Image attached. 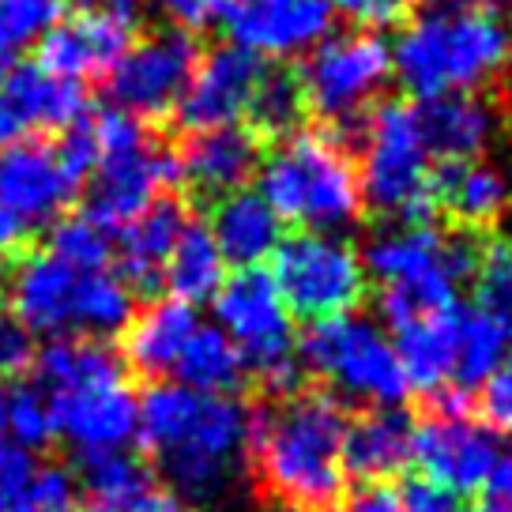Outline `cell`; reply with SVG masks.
I'll return each mask as SVG.
<instances>
[{
    "label": "cell",
    "mask_w": 512,
    "mask_h": 512,
    "mask_svg": "<svg viewBox=\"0 0 512 512\" xmlns=\"http://www.w3.org/2000/svg\"><path fill=\"white\" fill-rule=\"evenodd\" d=\"M140 441L181 505H211L234 486L253 415L234 396H200L181 384H151L140 400Z\"/></svg>",
    "instance_id": "1"
},
{
    "label": "cell",
    "mask_w": 512,
    "mask_h": 512,
    "mask_svg": "<svg viewBox=\"0 0 512 512\" xmlns=\"http://www.w3.org/2000/svg\"><path fill=\"white\" fill-rule=\"evenodd\" d=\"M347 411L328 392H298L253 415V464L260 486L290 512H332L347 494Z\"/></svg>",
    "instance_id": "2"
},
{
    "label": "cell",
    "mask_w": 512,
    "mask_h": 512,
    "mask_svg": "<svg viewBox=\"0 0 512 512\" xmlns=\"http://www.w3.org/2000/svg\"><path fill=\"white\" fill-rule=\"evenodd\" d=\"M38 388L53 407V422L80 452L125 448L140 426V400L128 392L121 358L98 339H53L34 354Z\"/></svg>",
    "instance_id": "3"
},
{
    "label": "cell",
    "mask_w": 512,
    "mask_h": 512,
    "mask_svg": "<svg viewBox=\"0 0 512 512\" xmlns=\"http://www.w3.org/2000/svg\"><path fill=\"white\" fill-rule=\"evenodd\" d=\"M392 49V72L415 98L471 95L512 61V31L486 8H437L403 27Z\"/></svg>",
    "instance_id": "4"
},
{
    "label": "cell",
    "mask_w": 512,
    "mask_h": 512,
    "mask_svg": "<svg viewBox=\"0 0 512 512\" xmlns=\"http://www.w3.org/2000/svg\"><path fill=\"white\" fill-rule=\"evenodd\" d=\"M12 313L31 336H117L132 324L136 298L110 272H76L57 256L34 253L12 268Z\"/></svg>",
    "instance_id": "5"
},
{
    "label": "cell",
    "mask_w": 512,
    "mask_h": 512,
    "mask_svg": "<svg viewBox=\"0 0 512 512\" xmlns=\"http://www.w3.org/2000/svg\"><path fill=\"white\" fill-rule=\"evenodd\" d=\"M260 196L279 219L332 234L362 215V192L347 151L332 136L294 132L260 162Z\"/></svg>",
    "instance_id": "6"
},
{
    "label": "cell",
    "mask_w": 512,
    "mask_h": 512,
    "mask_svg": "<svg viewBox=\"0 0 512 512\" xmlns=\"http://www.w3.org/2000/svg\"><path fill=\"white\" fill-rule=\"evenodd\" d=\"M366 155L358 192L377 215H392L400 226H430L437 200L430 189V151L411 102H381L362 125Z\"/></svg>",
    "instance_id": "7"
},
{
    "label": "cell",
    "mask_w": 512,
    "mask_h": 512,
    "mask_svg": "<svg viewBox=\"0 0 512 512\" xmlns=\"http://www.w3.org/2000/svg\"><path fill=\"white\" fill-rule=\"evenodd\" d=\"M215 317L219 332L238 347L245 373H253L260 388L279 400L302 392L298 343L268 268H238L230 275L215 294Z\"/></svg>",
    "instance_id": "8"
},
{
    "label": "cell",
    "mask_w": 512,
    "mask_h": 512,
    "mask_svg": "<svg viewBox=\"0 0 512 512\" xmlns=\"http://www.w3.org/2000/svg\"><path fill=\"white\" fill-rule=\"evenodd\" d=\"M298 362L313 369L317 377L343 392L347 400L373 403V411L400 407L407 396V381L396 362L392 343L369 317H332L305 328L298 339Z\"/></svg>",
    "instance_id": "9"
},
{
    "label": "cell",
    "mask_w": 512,
    "mask_h": 512,
    "mask_svg": "<svg viewBox=\"0 0 512 512\" xmlns=\"http://www.w3.org/2000/svg\"><path fill=\"white\" fill-rule=\"evenodd\" d=\"M272 279L279 298L294 317L302 320H332L354 313L366 298V272L354 245L336 234H313L302 230L283 238L272 253Z\"/></svg>",
    "instance_id": "10"
},
{
    "label": "cell",
    "mask_w": 512,
    "mask_h": 512,
    "mask_svg": "<svg viewBox=\"0 0 512 512\" xmlns=\"http://www.w3.org/2000/svg\"><path fill=\"white\" fill-rule=\"evenodd\" d=\"M388 80H392V49L373 31L328 34L298 68L305 110L343 128L358 121V113L381 95Z\"/></svg>",
    "instance_id": "11"
},
{
    "label": "cell",
    "mask_w": 512,
    "mask_h": 512,
    "mask_svg": "<svg viewBox=\"0 0 512 512\" xmlns=\"http://www.w3.org/2000/svg\"><path fill=\"white\" fill-rule=\"evenodd\" d=\"M196 61H200V46L181 27H162L140 38L110 68L113 110L128 113L136 121L174 113L196 72Z\"/></svg>",
    "instance_id": "12"
},
{
    "label": "cell",
    "mask_w": 512,
    "mask_h": 512,
    "mask_svg": "<svg viewBox=\"0 0 512 512\" xmlns=\"http://www.w3.org/2000/svg\"><path fill=\"white\" fill-rule=\"evenodd\" d=\"M497 456H501L497 433L467 411L464 415L433 411L422 426H415L411 460L418 464L422 479L456 497L482 490Z\"/></svg>",
    "instance_id": "13"
},
{
    "label": "cell",
    "mask_w": 512,
    "mask_h": 512,
    "mask_svg": "<svg viewBox=\"0 0 512 512\" xmlns=\"http://www.w3.org/2000/svg\"><path fill=\"white\" fill-rule=\"evenodd\" d=\"M181 185L177 155L159 151V147H132L98 159L91 189H87V208L83 219H91L102 230H121L140 211H147L159 200L162 189Z\"/></svg>",
    "instance_id": "14"
},
{
    "label": "cell",
    "mask_w": 512,
    "mask_h": 512,
    "mask_svg": "<svg viewBox=\"0 0 512 512\" xmlns=\"http://www.w3.org/2000/svg\"><path fill=\"white\" fill-rule=\"evenodd\" d=\"M268 64L256 53L241 46H219L211 49L204 64L192 72L185 95L177 102V125L185 132H211V128H230L238 125L249 113V102L256 95V83L264 76Z\"/></svg>",
    "instance_id": "15"
},
{
    "label": "cell",
    "mask_w": 512,
    "mask_h": 512,
    "mask_svg": "<svg viewBox=\"0 0 512 512\" xmlns=\"http://www.w3.org/2000/svg\"><path fill=\"white\" fill-rule=\"evenodd\" d=\"M80 117H87L83 87L49 76L42 64H12L0 83V151L31 144L49 128H72Z\"/></svg>",
    "instance_id": "16"
},
{
    "label": "cell",
    "mask_w": 512,
    "mask_h": 512,
    "mask_svg": "<svg viewBox=\"0 0 512 512\" xmlns=\"http://www.w3.org/2000/svg\"><path fill=\"white\" fill-rule=\"evenodd\" d=\"M223 19L234 46L260 61L313 49L332 31V8L324 0H230Z\"/></svg>",
    "instance_id": "17"
},
{
    "label": "cell",
    "mask_w": 512,
    "mask_h": 512,
    "mask_svg": "<svg viewBox=\"0 0 512 512\" xmlns=\"http://www.w3.org/2000/svg\"><path fill=\"white\" fill-rule=\"evenodd\" d=\"M38 42V57L49 76L80 83L121 61V53L132 46V19H121L110 8H83L53 23Z\"/></svg>",
    "instance_id": "18"
},
{
    "label": "cell",
    "mask_w": 512,
    "mask_h": 512,
    "mask_svg": "<svg viewBox=\"0 0 512 512\" xmlns=\"http://www.w3.org/2000/svg\"><path fill=\"white\" fill-rule=\"evenodd\" d=\"M76 185L80 181L68 174L57 147L31 140L0 151V208L23 230L53 223L76 196Z\"/></svg>",
    "instance_id": "19"
},
{
    "label": "cell",
    "mask_w": 512,
    "mask_h": 512,
    "mask_svg": "<svg viewBox=\"0 0 512 512\" xmlns=\"http://www.w3.org/2000/svg\"><path fill=\"white\" fill-rule=\"evenodd\" d=\"M256 166H260V140L241 125L196 132L189 136L185 151L177 155L181 181L208 204H219L245 189Z\"/></svg>",
    "instance_id": "20"
},
{
    "label": "cell",
    "mask_w": 512,
    "mask_h": 512,
    "mask_svg": "<svg viewBox=\"0 0 512 512\" xmlns=\"http://www.w3.org/2000/svg\"><path fill=\"white\" fill-rule=\"evenodd\" d=\"M415 422L400 407H384L347 422L343 433V471L362 482H384L411 464Z\"/></svg>",
    "instance_id": "21"
},
{
    "label": "cell",
    "mask_w": 512,
    "mask_h": 512,
    "mask_svg": "<svg viewBox=\"0 0 512 512\" xmlns=\"http://www.w3.org/2000/svg\"><path fill=\"white\" fill-rule=\"evenodd\" d=\"M460 309L452 305L437 317H422L396 328V362L403 369L407 392L415 388L422 396H437L452 384V366H456V339H460Z\"/></svg>",
    "instance_id": "22"
},
{
    "label": "cell",
    "mask_w": 512,
    "mask_h": 512,
    "mask_svg": "<svg viewBox=\"0 0 512 512\" xmlns=\"http://www.w3.org/2000/svg\"><path fill=\"white\" fill-rule=\"evenodd\" d=\"M208 230L223 260L238 268H260V260H268L283 241V219L264 204L260 192L249 189L219 200Z\"/></svg>",
    "instance_id": "23"
},
{
    "label": "cell",
    "mask_w": 512,
    "mask_h": 512,
    "mask_svg": "<svg viewBox=\"0 0 512 512\" xmlns=\"http://www.w3.org/2000/svg\"><path fill=\"white\" fill-rule=\"evenodd\" d=\"M181 230H185V208L177 204L174 196L155 200L132 223L121 226V283L128 290L159 287L166 260L174 253Z\"/></svg>",
    "instance_id": "24"
},
{
    "label": "cell",
    "mask_w": 512,
    "mask_h": 512,
    "mask_svg": "<svg viewBox=\"0 0 512 512\" xmlns=\"http://www.w3.org/2000/svg\"><path fill=\"white\" fill-rule=\"evenodd\" d=\"M418 128L426 151L441 162H471L494 136V110L471 95H445L418 102Z\"/></svg>",
    "instance_id": "25"
},
{
    "label": "cell",
    "mask_w": 512,
    "mask_h": 512,
    "mask_svg": "<svg viewBox=\"0 0 512 512\" xmlns=\"http://www.w3.org/2000/svg\"><path fill=\"white\" fill-rule=\"evenodd\" d=\"M430 189L437 208L467 230H486L509 204L505 177L490 162H441L437 174H430Z\"/></svg>",
    "instance_id": "26"
},
{
    "label": "cell",
    "mask_w": 512,
    "mask_h": 512,
    "mask_svg": "<svg viewBox=\"0 0 512 512\" xmlns=\"http://www.w3.org/2000/svg\"><path fill=\"white\" fill-rule=\"evenodd\" d=\"M200 328L196 320V309L177 298H162V302H151L140 313L132 317L125 332V358L140 369L144 377H162V373H174V362L181 347L189 343V336Z\"/></svg>",
    "instance_id": "27"
},
{
    "label": "cell",
    "mask_w": 512,
    "mask_h": 512,
    "mask_svg": "<svg viewBox=\"0 0 512 512\" xmlns=\"http://www.w3.org/2000/svg\"><path fill=\"white\" fill-rule=\"evenodd\" d=\"M174 377L181 388L200 392V396H234L245 381V362L219 328L200 324L177 354Z\"/></svg>",
    "instance_id": "28"
},
{
    "label": "cell",
    "mask_w": 512,
    "mask_h": 512,
    "mask_svg": "<svg viewBox=\"0 0 512 512\" xmlns=\"http://www.w3.org/2000/svg\"><path fill=\"white\" fill-rule=\"evenodd\" d=\"M166 287L177 302L185 305H200L211 302L219 287L226 283V260L219 253V245L211 238L208 226L200 223H185L181 238H177L174 253L166 260Z\"/></svg>",
    "instance_id": "29"
},
{
    "label": "cell",
    "mask_w": 512,
    "mask_h": 512,
    "mask_svg": "<svg viewBox=\"0 0 512 512\" xmlns=\"http://www.w3.org/2000/svg\"><path fill=\"white\" fill-rule=\"evenodd\" d=\"M80 479L95 494L98 505H110L117 512H132L159 482L125 448L113 452H80Z\"/></svg>",
    "instance_id": "30"
},
{
    "label": "cell",
    "mask_w": 512,
    "mask_h": 512,
    "mask_svg": "<svg viewBox=\"0 0 512 512\" xmlns=\"http://www.w3.org/2000/svg\"><path fill=\"white\" fill-rule=\"evenodd\" d=\"M509 343L494 320L479 309H460V339H456V366H452V388L471 396L475 388L494 377L505 366Z\"/></svg>",
    "instance_id": "31"
},
{
    "label": "cell",
    "mask_w": 512,
    "mask_h": 512,
    "mask_svg": "<svg viewBox=\"0 0 512 512\" xmlns=\"http://www.w3.org/2000/svg\"><path fill=\"white\" fill-rule=\"evenodd\" d=\"M249 132L256 140H283L294 136L305 117V95L298 72L290 68H264V76L256 83V95L249 102Z\"/></svg>",
    "instance_id": "32"
},
{
    "label": "cell",
    "mask_w": 512,
    "mask_h": 512,
    "mask_svg": "<svg viewBox=\"0 0 512 512\" xmlns=\"http://www.w3.org/2000/svg\"><path fill=\"white\" fill-rule=\"evenodd\" d=\"M475 294H479V313L494 320L512 347V241H494L490 249H482L475 268Z\"/></svg>",
    "instance_id": "33"
},
{
    "label": "cell",
    "mask_w": 512,
    "mask_h": 512,
    "mask_svg": "<svg viewBox=\"0 0 512 512\" xmlns=\"http://www.w3.org/2000/svg\"><path fill=\"white\" fill-rule=\"evenodd\" d=\"M49 256H57L61 264L76 268V272H106V260H110V238L106 230L95 226L91 219H61L49 230Z\"/></svg>",
    "instance_id": "34"
},
{
    "label": "cell",
    "mask_w": 512,
    "mask_h": 512,
    "mask_svg": "<svg viewBox=\"0 0 512 512\" xmlns=\"http://www.w3.org/2000/svg\"><path fill=\"white\" fill-rule=\"evenodd\" d=\"M4 430L12 433V445L23 452L31 448H46L57 437V422H53V407H49L46 392L34 388H19L16 396H8V415H4Z\"/></svg>",
    "instance_id": "35"
},
{
    "label": "cell",
    "mask_w": 512,
    "mask_h": 512,
    "mask_svg": "<svg viewBox=\"0 0 512 512\" xmlns=\"http://www.w3.org/2000/svg\"><path fill=\"white\" fill-rule=\"evenodd\" d=\"M61 19V0H0V53L38 42Z\"/></svg>",
    "instance_id": "36"
},
{
    "label": "cell",
    "mask_w": 512,
    "mask_h": 512,
    "mask_svg": "<svg viewBox=\"0 0 512 512\" xmlns=\"http://www.w3.org/2000/svg\"><path fill=\"white\" fill-rule=\"evenodd\" d=\"M76 509V479L64 467H38L19 512H72Z\"/></svg>",
    "instance_id": "37"
},
{
    "label": "cell",
    "mask_w": 512,
    "mask_h": 512,
    "mask_svg": "<svg viewBox=\"0 0 512 512\" xmlns=\"http://www.w3.org/2000/svg\"><path fill=\"white\" fill-rule=\"evenodd\" d=\"M34 471H38V464H34L31 452H23L8 437H0V512H19Z\"/></svg>",
    "instance_id": "38"
},
{
    "label": "cell",
    "mask_w": 512,
    "mask_h": 512,
    "mask_svg": "<svg viewBox=\"0 0 512 512\" xmlns=\"http://www.w3.org/2000/svg\"><path fill=\"white\" fill-rule=\"evenodd\" d=\"M31 362H34V336L8 305H0V381L4 377H16L23 369H31Z\"/></svg>",
    "instance_id": "39"
},
{
    "label": "cell",
    "mask_w": 512,
    "mask_h": 512,
    "mask_svg": "<svg viewBox=\"0 0 512 512\" xmlns=\"http://www.w3.org/2000/svg\"><path fill=\"white\" fill-rule=\"evenodd\" d=\"M328 8H336L343 16L358 23V27H392V23H400L407 16V8H411V0H324Z\"/></svg>",
    "instance_id": "40"
},
{
    "label": "cell",
    "mask_w": 512,
    "mask_h": 512,
    "mask_svg": "<svg viewBox=\"0 0 512 512\" xmlns=\"http://www.w3.org/2000/svg\"><path fill=\"white\" fill-rule=\"evenodd\" d=\"M482 415L490 422V430L512 433V362L497 369L482 388Z\"/></svg>",
    "instance_id": "41"
},
{
    "label": "cell",
    "mask_w": 512,
    "mask_h": 512,
    "mask_svg": "<svg viewBox=\"0 0 512 512\" xmlns=\"http://www.w3.org/2000/svg\"><path fill=\"white\" fill-rule=\"evenodd\" d=\"M166 16L174 19L181 31H196V27H208L211 19H219L226 12L230 0H155Z\"/></svg>",
    "instance_id": "42"
},
{
    "label": "cell",
    "mask_w": 512,
    "mask_h": 512,
    "mask_svg": "<svg viewBox=\"0 0 512 512\" xmlns=\"http://www.w3.org/2000/svg\"><path fill=\"white\" fill-rule=\"evenodd\" d=\"M336 512H403L400 490L388 482H366L351 497H343Z\"/></svg>",
    "instance_id": "43"
},
{
    "label": "cell",
    "mask_w": 512,
    "mask_h": 512,
    "mask_svg": "<svg viewBox=\"0 0 512 512\" xmlns=\"http://www.w3.org/2000/svg\"><path fill=\"white\" fill-rule=\"evenodd\" d=\"M400 501H403V512H460V497L448 494V490H441V486H433L426 479L407 482Z\"/></svg>",
    "instance_id": "44"
},
{
    "label": "cell",
    "mask_w": 512,
    "mask_h": 512,
    "mask_svg": "<svg viewBox=\"0 0 512 512\" xmlns=\"http://www.w3.org/2000/svg\"><path fill=\"white\" fill-rule=\"evenodd\" d=\"M23 234H27V230L0 208V290L12 279V264H16V253H19V245H23Z\"/></svg>",
    "instance_id": "45"
},
{
    "label": "cell",
    "mask_w": 512,
    "mask_h": 512,
    "mask_svg": "<svg viewBox=\"0 0 512 512\" xmlns=\"http://www.w3.org/2000/svg\"><path fill=\"white\" fill-rule=\"evenodd\" d=\"M482 490H486V501H490L494 512L512 509V452L509 456H497L494 471H490V479H486Z\"/></svg>",
    "instance_id": "46"
},
{
    "label": "cell",
    "mask_w": 512,
    "mask_h": 512,
    "mask_svg": "<svg viewBox=\"0 0 512 512\" xmlns=\"http://www.w3.org/2000/svg\"><path fill=\"white\" fill-rule=\"evenodd\" d=\"M83 8H110V12H117L121 19H136V12H140V0H80Z\"/></svg>",
    "instance_id": "47"
},
{
    "label": "cell",
    "mask_w": 512,
    "mask_h": 512,
    "mask_svg": "<svg viewBox=\"0 0 512 512\" xmlns=\"http://www.w3.org/2000/svg\"><path fill=\"white\" fill-rule=\"evenodd\" d=\"M4 415H8V388L0 381V430H4Z\"/></svg>",
    "instance_id": "48"
},
{
    "label": "cell",
    "mask_w": 512,
    "mask_h": 512,
    "mask_svg": "<svg viewBox=\"0 0 512 512\" xmlns=\"http://www.w3.org/2000/svg\"><path fill=\"white\" fill-rule=\"evenodd\" d=\"M12 64H16V57H8V53H0V83H4V76L12 72Z\"/></svg>",
    "instance_id": "49"
},
{
    "label": "cell",
    "mask_w": 512,
    "mask_h": 512,
    "mask_svg": "<svg viewBox=\"0 0 512 512\" xmlns=\"http://www.w3.org/2000/svg\"><path fill=\"white\" fill-rule=\"evenodd\" d=\"M72 512H117V509H110V505H98V501H91V505H80V509H72Z\"/></svg>",
    "instance_id": "50"
},
{
    "label": "cell",
    "mask_w": 512,
    "mask_h": 512,
    "mask_svg": "<svg viewBox=\"0 0 512 512\" xmlns=\"http://www.w3.org/2000/svg\"><path fill=\"white\" fill-rule=\"evenodd\" d=\"M482 4H486V12L490 8H512V0H482Z\"/></svg>",
    "instance_id": "51"
},
{
    "label": "cell",
    "mask_w": 512,
    "mask_h": 512,
    "mask_svg": "<svg viewBox=\"0 0 512 512\" xmlns=\"http://www.w3.org/2000/svg\"><path fill=\"white\" fill-rule=\"evenodd\" d=\"M501 177H505V189H509V196H512V159H509V170H505Z\"/></svg>",
    "instance_id": "52"
},
{
    "label": "cell",
    "mask_w": 512,
    "mask_h": 512,
    "mask_svg": "<svg viewBox=\"0 0 512 512\" xmlns=\"http://www.w3.org/2000/svg\"><path fill=\"white\" fill-rule=\"evenodd\" d=\"M505 110H509V121H512V83H509V95H505Z\"/></svg>",
    "instance_id": "53"
},
{
    "label": "cell",
    "mask_w": 512,
    "mask_h": 512,
    "mask_svg": "<svg viewBox=\"0 0 512 512\" xmlns=\"http://www.w3.org/2000/svg\"><path fill=\"white\" fill-rule=\"evenodd\" d=\"M426 4H445V0H426Z\"/></svg>",
    "instance_id": "54"
},
{
    "label": "cell",
    "mask_w": 512,
    "mask_h": 512,
    "mask_svg": "<svg viewBox=\"0 0 512 512\" xmlns=\"http://www.w3.org/2000/svg\"><path fill=\"white\" fill-rule=\"evenodd\" d=\"M490 512H494V509H490ZM505 512H512V509H505Z\"/></svg>",
    "instance_id": "55"
},
{
    "label": "cell",
    "mask_w": 512,
    "mask_h": 512,
    "mask_svg": "<svg viewBox=\"0 0 512 512\" xmlns=\"http://www.w3.org/2000/svg\"><path fill=\"white\" fill-rule=\"evenodd\" d=\"M479 512H490V509H479Z\"/></svg>",
    "instance_id": "56"
}]
</instances>
